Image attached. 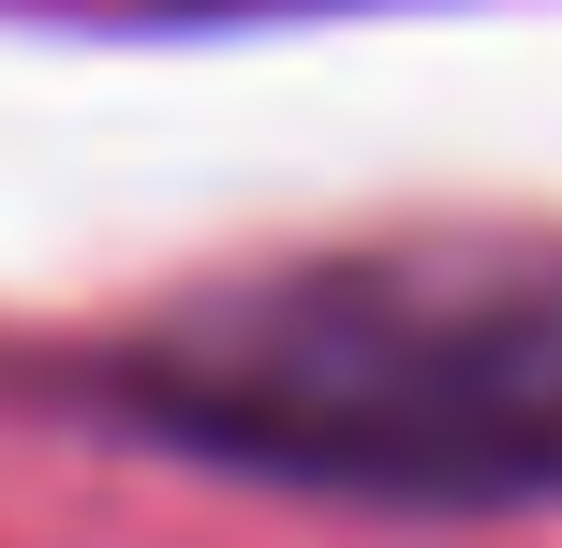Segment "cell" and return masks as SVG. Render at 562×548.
<instances>
[{
  "instance_id": "obj_1",
  "label": "cell",
  "mask_w": 562,
  "mask_h": 548,
  "mask_svg": "<svg viewBox=\"0 0 562 548\" xmlns=\"http://www.w3.org/2000/svg\"><path fill=\"white\" fill-rule=\"evenodd\" d=\"M134 415L370 504H562V237H370L178 297Z\"/></svg>"
}]
</instances>
